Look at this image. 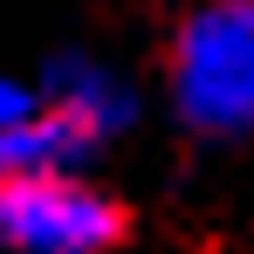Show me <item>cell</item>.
<instances>
[{"mask_svg": "<svg viewBox=\"0 0 254 254\" xmlns=\"http://www.w3.org/2000/svg\"><path fill=\"white\" fill-rule=\"evenodd\" d=\"M42 83H48V103H42V110L69 117V124L83 130L89 144H110V137H117V130L137 117V96H130V83L117 76V69L89 62V55H55Z\"/></svg>", "mask_w": 254, "mask_h": 254, "instance_id": "obj_3", "label": "cell"}, {"mask_svg": "<svg viewBox=\"0 0 254 254\" xmlns=\"http://www.w3.org/2000/svg\"><path fill=\"white\" fill-rule=\"evenodd\" d=\"M172 110L199 137H254V0H199L179 21Z\"/></svg>", "mask_w": 254, "mask_h": 254, "instance_id": "obj_1", "label": "cell"}, {"mask_svg": "<svg viewBox=\"0 0 254 254\" xmlns=\"http://www.w3.org/2000/svg\"><path fill=\"white\" fill-rule=\"evenodd\" d=\"M124 213L76 179H0V254H110Z\"/></svg>", "mask_w": 254, "mask_h": 254, "instance_id": "obj_2", "label": "cell"}, {"mask_svg": "<svg viewBox=\"0 0 254 254\" xmlns=\"http://www.w3.org/2000/svg\"><path fill=\"white\" fill-rule=\"evenodd\" d=\"M21 117H35V96H28V89L14 83V76H0V137H7L14 124H21Z\"/></svg>", "mask_w": 254, "mask_h": 254, "instance_id": "obj_5", "label": "cell"}, {"mask_svg": "<svg viewBox=\"0 0 254 254\" xmlns=\"http://www.w3.org/2000/svg\"><path fill=\"white\" fill-rule=\"evenodd\" d=\"M89 151L96 144L69 117L35 110V117H21V124L0 137V179H76V165H83Z\"/></svg>", "mask_w": 254, "mask_h": 254, "instance_id": "obj_4", "label": "cell"}]
</instances>
